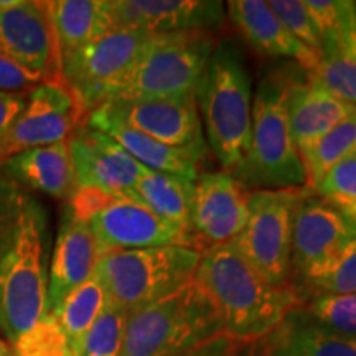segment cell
I'll return each instance as SVG.
<instances>
[{
  "mask_svg": "<svg viewBox=\"0 0 356 356\" xmlns=\"http://www.w3.org/2000/svg\"><path fill=\"white\" fill-rule=\"evenodd\" d=\"M99 259L89 222L78 220L66 208L48 269V312L55 314L74 289L95 275Z\"/></svg>",
  "mask_w": 356,
  "mask_h": 356,
  "instance_id": "ac0fdd59",
  "label": "cell"
},
{
  "mask_svg": "<svg viewBox=\"0 0 356 356\" xmlns=\"http://www.w3.org/2000/svg\"><path fill=\"white\" fill-rule=\"evenodd\" d=\"M13 356H74L56 315L47 314L12 343Z\"/></svg>",
  "mask_w": 356,
  "mask_h": 356,
  "instance_id": "f546056e",
  "label": "cell"
},
{
  "mask_svg": "<svg viewBox=\"0 0 356 356\" xmlns=\"http://www.w3.org/2000/svg\"><path fill=\"white\" fill-rule=\"evenodd\" d=\"M193 280L216 309L226 335L241 345L254 343L302 305L292 287L267 284L229 243L202 251Z\"/></svg>",
  "mask_w": 356,
  "mask_h": 356,
  "instance_id": "7a4b0ae2",
  "label": "cell"
},
{
  "mask_svg": "<svg viewBox=\"0 0 356 356\" xmlns=\"http://www.w3.org/2000/svg\"><path fill=\"white\" fill-rule=\"evenodd\" d=\"M200 259L202 251L185 246L113 251L97 259L95 275L109 302L131 314L190 284Z\"/></svg>",
  "mask_w": 356,
  "mask_h": 356,
  "instance_id": "52a82bcc",
  "label": "cell"
},
{
  "mask_svg": "<svg viewBox=\"0 0 356 356\" xmlns=\"http://www.w3.org/2000/svg\"><path fill=\"white\" fill-rule=\"evenodd\" d=\"M43 3L55 32L61 61L114 29L104 0H55Z\"/></svg>",
  "mask_w": 356,
  "mask_h": 356,
  "instance_id": "cb8c5ba5",
  "label": "cell"
},
{
  "mask_svg": "<svg viewBox=\"0 0 356 356\" xmlns=\"http://www.w3.org/2000/svg\"><path fill=\"white\" fill-rule=\"evenodd\" d=\"M202 348H203V346H202ZM202 348H198V350H195V351H190V353L181 355V356H200V355H202Z\"/></svg>",
  "mask_w": 356,
  "mask_h": 356,
  "instance_id": "ab89813d",
  "label": "cell"
},
{
  "mask_svg": "<svg viewBox=\"0 0 356 356\" xmlns=\"http://www.w3.org/2000/svg\"><path fill=\"white\" fill-rule=\"evenodd\" d=\"M193 190L195 181L147 168L137 181L134 195L137 202L157 216L190 231Z\"/></svg>",
  "mask_w": 356,
  "mask_h": 356,
  "instance_id": "d4e9b609",
  "label": "cell"
},
{
  "mask_svg": "<svg viewBox=\"0 0 356 356\" xmlns=\"http://www.w3.org/2000/svg\"><path fill=\"white\" fill-rule=\"evenodd\" d=\"M197 99L211 152L222 172L238 178L251 145L252 84L234 42L215 44Z\"/></svg>",
  "mask_w": 356,
  "mask_h": 356,
  "instance_id": "3957f363",
  "label": "cell"
},
{
  "mask_svg": "<svg viewBox=\"0 0 356 356\" xmlns=\"http://www.w3.org/2000/svg\"><path fill=\"white\" fill-rule=\"evenodd\" d=\"M26 99H29V92L0 91V144L24 111Z\"/></svg>",
  "mask_w": 356,
  "mask_h": 356,
  "instance_id": "8d00e7d4",
  "label": "cell"
},
{
  "mask_svg": "<svg viewBox=\"0 0 356 356\" xmlns=\"http://www.w3.org/2000/svg\"><path fill=\"white\" fill-rule=\"evenodd\" d=\"M78 186H95L137 202L134 190L147 168L109 136L84 124L68 139Z\"/></svg>",
  "mask_w": 356,
  "mask_h": 356,
  "instance_id": "9a60e30c",
  "label": "cell"
},
{
  "mask_svg": "<svg viewBox=\"0 0 356 356\" xmlns=\"http://www.w3.org/2000/svg\"><path fill=\"white\" fill-rule=\"evenodd\" d=\"M300 191L256 190L249 195V216L229 246L274 287H291L293 208Z\"/></svg>",
  "mask_w": 356,
  "mask_h": 356,
  "instance_id": "ba28073f",
  "label": "cell"
},
{
  "mask_svg": "<svg viewBox=\"0 0 356 356\" xmlns=\"http://www.w3.org/2000/svg\"><path fill=\"white\" fill-rule=\"evenodd\" d=\"M229 22L236 26L251 48L266 56L292 58L307 73L314 74L320 58L289 32L269 2L264 0H231L228 2Z\"/></svg>",
  "mask_w": 356,
  "mask_h": 356,
  "instance_id": "7402d4cb",
  "label": "cell"
},
{
  "mask_svg": "<svg viewBox=\"0 0 356 356\" xmlns=\"http://www.w3.org/2000/svg\"><path fill=\"white\" fill-rule=\"evenodd\" d=\"M215 44L207 32L155 35L109 88L104 102L197 96Z\"/></svg>",
  "mask_w": 356,
  "mask_h": 356,
  "instance_id": "5b68a950",
  "label": "cell"
},
{
  "mask_svg": "<svg viewBox=\"0 0 356 356\" xmlns=\"http://www.w3.org/2000/svg\"><path fill=\"white\" fill-rule=\"evenodd\" d=\"M314 191L341 215L356 221V152L325 173Z\"/></svg>",
  "mask_w": 356,
  "mask_h": 356,
  "instance_id": "4dcf8cb0",
  "label": "cell"
},
{
  "mask_svg": "<svg viewBox=\"0 0 356 356\" xmlns=\"http://www.w3.org/2000/svg\"><path fill=\"white\" fill-rule=\"evenodd\" d=\"M238 346V341L231 340L228 335H222L216 338V340L210 341L208 345H204L200 356H234Z\"/></svg>",
  "mask_w": 356,
  "mask_h": 356,
  "instance_id": "74e56055",
  "label": "cell"
},
{
  "mask_svg": "<svg viewBox=\"0 0 356 356\" xmlns=\"http://www.w3.org/2000/svg\"><path fill=\"white\" fill-rule=\"evenodd\" d=\"M302 309L323 327L356 337V293L312 297L302 304Z\"/></svg>",
  "mask_w": 356,
  "mask_h": 356,
  "instance_id": "1f68e13d",
  "label": "cell"
},
{
  "mask_svg": "<svg viewBox=\"0 0 356 356\" xmlns=\"http://www.w3.org/2000/svg\"><path fill=\"white\" fill-rule=\"evenodd\" d=\"M12 353V350L8 348V346L3 343L2 340H0V355H10Z\"/></svg>",
  "mask_w": 356,
  "mask_h": 356,
  "instance_id": "f35d334b",
  "label": "cell"
},
{
  "mask_svg": "<svg viewBox=\"0 0 356 356\" xmlns=\"http://www.w3.org/2000/svg\"><path fill=\"white\" fill-rule=\"evenodd\" d=\"M127 318L129 312L108 302L83 338L78 356H121Z\"/></svg>",
  "mask_w": 356,
  "mask_h": 356,
  "instance_id": "f1b7e54d",
  "label": "cell"
},
{
  "mask_svg": "<svg viewBox=\"0 0 356 356\" xmlns=\"http://www.w3.org/2000/svg\"><path fill=\"white\" fill-rule=\"evenodd\" d=\"M356 152V114L345 119L338 126L327 132L318 142H315L302 155L305 167L307 186L310 191L317 188L325 173L332 170L337 163Z\"/></svg>",
  "mask_w": 356,
  "mask_h": 356,
  "instance_id": "83f0119b",
  "label": "cell"
},
{
  "mask_svg": "<svg viewBox=\"0 0 356 356\" xmlns=\"http://www.w3.org/2000/svg\"><path fill=\"white\" fill-rule=\"evenodd\" d=\"M122 121L162 144L204 150L197 96L172 99H115L101 104Z\"/></svg>",
  "mask_w": 356,
  "mask_h": 356,
  "instance_id": "2e32d148",
  "label": "cell"
},
{
  "mask_svg": "<svg viewBox=\"0 0 356 356\" xmlns=\"http://www.w3.org/2000/svg\"><path fill=\"white\" fill-rule=\"evenodd\" d=\"M287 111L300 157L333 127L356 114V108L333 95L309 74L307 81L287 79Z\"/></svg>",
  "mask_w": 356,
  "mask_h": 356,
  "instance_id": "ffe728a7",
  "label": "cell"
},
{
  "mask_svg": "<svg viewBox=\"0 0 356 356\" xmlns=\"http://www.w3.org/2000/svg\"><path fill=\"white\" fill-rule=\"evenodd\" d=\"M251 356H356V337L323 327L300 305L252 343Z\"/></svg>",
  "mask_w": 356,
  "mask_h": 356,
  "instance_id": "d6986e66",
  "label": "cell"
},
{
  "mask_svg": "<svg viewBox=\"0 0 356 356\" xmlns=\"http://www.w3.org/2000/svg\"><path fill=\"white\" fill-rule=\"evenodd\" d=\"M118 200H127L111 195L108 191L95 188V186H78L74 190L73 197L70 198L68 208L78 220L89 222L92 216L97 215L101 210L108 208Z\"/></svg>",
  "mask_w": 356,
  "mask_h": 356,
  "instance_id": "e575fe53",
  "label": "cell"
},
{
  "mask_svg": "<svg viewBox=\"0 0 356 356\" xmlns=\"http://www.w3.org/2000/svg\"><path fill=\"white\" fill-rule=\"evenodd\" d=\"M0 55L44 83H65L55 32L43 2L17 0L10 7H0Z\"/></svg>",
  "mask_w": 356,
  "mask_h": 356,
  "instance_id": "8fae6325",
  "label": "cell"
},
{
  "mask_svg": "<svg viewBox=\"0 0 356 356\" xmlns=\"http://www.w3.org/2000/svg\"><path fill=\"white\" fill-rule=\"evenodd\" d=\"M269 6L293 37L322 58V40L307 10L305 0H270Z\"/></svg>",
  "mask_w": 356,
  "mask_h": 356,
  "instance_id": "d6a6232c",
  "label": "cell"
},
{
  "mask_svg": "<svg viewBox=\"0 0 356 356\" xmlns=\"http://www.w3.org/2000/svg\"><path fill=\"white\" fill-rule=\"evenodd\" d=\"M238 180L257 190H296L307 184L305 167L291 131L287 79L266 76L252 99L251 145Z\"/></svg>",
  "mask_w": 356,
  "mask_h": 356,
  "instance_id": "8992f818",
  "label": "cell"
},
{
  "mask_svg": "<svg viewBox=\"0 0 356 356\" xmlns=\"http://www.w3.org/2000/svg\"><path fill=\"white\" fill-rule=\"evenodd\" d=\"M47 210L0 168V330L10 343L48 312Z\"/></svg>",
  "mask_w": 356,
  "mask_h": 356,
  "instance_id": "6da1fadb",
  "label": "cell"
},
{
  "mask_svg": "<svg viewBox=\"0 0 356 356\" xmlns=\"http://www.w3.org/2000/svg\"><path fill=\"white\" fill-rule=\"evenodd\" d=\"M108 302L104 287L101 286L96 275H92L83 286L74 289L63 300L60 309L53 314L56 315L58 322L63 328L74 356H78L83 338L86 337L88 330L99 317Z\"/></svg>",
  "mask_w": 356,
  "mask_h": 356,
  "instance_id": "484cf974",
  "label": "cell"
},
{
  "mask_svg": "<svg viewBox=\"0 0 356 356\" xmlns=\"http://www.w3.org/2000/svg\"><path fill=\"white\" fill-rule=\"evenodd\" d=\"M292 289L299 296L300 304L318 296L356 293V236L332 259H328L307 277L297 280Z\"/></svg>",
  "mask_w": 356,
  "mask_h": 356,
  "instance_id": "4316f807",
  "label": "cell"
},
{
  "mask_svg": "<svg viewBox=\"0 0 356 356\" xmlns=\"http://www.w3.org/2000/svg\"><path fill=\"white\" fill-rule=\"evenodd\" d=\"M99 257L113 251L159 246L198 249L190 231L163 220L132 200H118L89 220Z\"/></svg>",
  "mask_w": 356,
  "mask_h": 356,
  "instance_id": "4fadbf2b",
  "label": "cell"
},
{
  "mask_svg": "<svg viewBox=\"0 0 356 356\" xmlns=\"http://www.w3.org/2000/svg\"><path fill=\"white\" fill-rule=\"evenodd\" d=\"M225 333L218 312L195 280L129 314L121 356H181Z\"/></svg>",
  "mask_w": 356,
  "mask_h": 356,
  "instance_id": "277c9868",
  "label": "cell"
},
{
  "mask_svg": "<svg viewBox=\"0 0 356 356\" xmlns=\"http://www.w3.org/2000/svg\"><path fill=\"white\" fill-rule=\"evenodd\" d=\"M88 126L114 139L140 165L154 172L170 173L186 180L197 181L198 163L204 155L200 149H180L145 136L127 124H124L108 111L96 108L88 115Z\"/></svg>",
  "mask_w": 356,
  "mask_h": 356,
  "instance_id": "44dd1931",
  "label": "cell"
},
{
  "mask_svg": "<svg viewBox=\"0 0 356 356\" xmlns=\"http://www.w3.org/2000/svg\"><path fill=\"white\" fill-rule=\"evenodd\" d=\"M355 7H356V2H355Z\"/></svg>",
  "mask_w": 356,
  "mask_h": 356,
  "instance_id": "60d3db41",
  "label": "cell"
},
{
  "mask_svg": "<svg viewBox=\"0 0 356 356\" xmlns=\"http://www.w3.org/2000/svg\"><path fill=\"white\" fill-rule=\"evenodd\" d=\"M355 236L356 221L341 215L318 195L300 191L293 208L292 279L296 275L297 282L307 277Z\"/></svg>",
  "mask_w": 356,
  "mask_h": 356,
  "instance_id": "5bb4252c",
  "label": "cell"
},
{
  "mask_svg": "<svg viewBox=\"0 0 356 356\" xmlns=\"http://www.w3.org/2000/svg\"><path fill=\"white\" fill-rule=\"evenodd\" d=\"M152 37L144 30L113 29L61 61L66 86L84 114L99 108L109 88L131 68Z\"/></svg>",
  "mask_w": 356,
  "mask_h": 356,
  "instance_id": "9c48e42d",
  "label": "cell"
},
{
  "mask_svg": "<svg viewBox=\"0 0 356 356\" xmlns=\"http://www.w3.org/2000/svg\"><path fill=\"white\" fill-rule=\"evenodd\" d=\"M249 191L226 172H207L195 181L190 231L198 251L226 244L241 233L249 216Z\"/></svg>",
  "mask_w": 356,
  "mask_h": 356,
  "instance_id": "7c38bea8",
  "label": "cell"
},
{
  "mask_svg": "<svg viewBox=\"0 0 356 356\" xmlns=\"http://www.w3.org/2000/svg\"><path fill=\"white\" fill-rule=\"evenodd\" d=\"M84 115L73 91L65 83H42L29 92L22 114L0 144V165L13 155L65 142Z\"/></svg>",
  "mask_w": 356,
  "mask_h": 356,
  "instance_id": "30bf717a",
  "label": "cell"
},
{
  "mask_svg": "<svg viewBox=\"0 0 356 356\" xmlns=\"http://www.w3.org/2000/svg\"><path fill=\"white\" fill-rule=\"evenodd\" d=\"M2 168L25 188L53 198L70 200L78 188L68 140L13 155Z\"/></svg>",
  "mask_w": 356,
  "mask_h": 356,
  "instance_id": "603a6c76",
  "label": "cell"
},
{
  "mask_svg": "<svg viewBox=\"0 0 356 356\" xmlns=\"http://www.w3.org/2000/svg\"><path fill=\"white\" fill-rule=\"evenodd\" d=\"M114 29L144 30L152 35L207 32L225 24V3L213 0H111Z\"/></svg>",
  "mask_w": 356,
  "mask_h": 356,
  "instance_id": "e0dca14e",
  "label": "cell"
},
{
  "mask_svg": "<svg viewBox=\"0 0 356 356\" xmlns=\"http://www.w3.org/2000/svg\"><path fill=\"white\" fill-rule=\"evenodd\" d=\"M42 83H44L42 78L0 55V91L30 92Z\"/></svg>",
  "mask_w": 356,
  "mask_h": 356,
  "instance_id": "d590c367",
  "label": "cell"
},
{
  "mask_svg": "<svg viewBox=\"0 0 356 356\" xmlns=\"http://www.w3.org/2000/svg\"><path fill=\"white\" fill-rule=\"evenodd\" d=\"M314 76L328 91L356 108V61L340 53L322 56Z\"/></svg>",
  "mask_w": 356,
  "mask_h": 356,
  "instance_id": "836d02e7",
  "label": "cell"
}]
</instances>
